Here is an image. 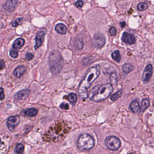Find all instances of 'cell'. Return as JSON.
Returning a JSON list of instances; mask_svg holds the SVG:
<instances>
[{"label":"cell","mask_w":154,"mask_h":154,"mask_svg":"<svg viewBox=\"0 0 154 154\" xmlns=\"http://www.w3.org/2000/svg\"><path fill=\"white\" fill-rule=\"evenodd\" d=\"M68 101L73 105L76 104L77 101V97L76 94L74 93H71L68 96Z\"/></svg>","instance_id":"20"},{"label":"cell","mask_w":154,"mask_h":154,"mask_svg":"<svg viewBox=\"0 0 154 154\" xmlns=\"http://www.w3.org/2000/svg\"><path fill=\"white\" fill-rule=\"evenodd\" d=\"M148 5L145 2L140 3L137 5V9L140 11H144L147 9Z\"/></svg>","instance_id":"25"},{"label":"cell","mask_w":154,"mask_h":154,"mask_svg":"<svg viewBox=\"0 0 154 154\" xmlns=\"http://www.w3.org/2000/svg\"><path fill=\"white\" fill-rule=\"evenodd\" d=\"M130 109L134 113H138L140 110L139 103L136 100H134L130 105Z\"/></svg>","instance_id":"13"},{"label":"cell","mask_w":154,"mask_h":154,"mask_svg":"<svg viewBox=\"0 0 154 154\" xmlns=\"http://www.w3.org/2000/svg\"><path fill=\"white\" fill-rule=\"evenodd\" d=\"M120 24H121V27L122 28H123L125 27V25H126V22H120Z\"/></svg>","instance_id":"35"},{"label":"cell","mask_w":154,"mask_h":154,"mask_svg":"<svg viewBox=\"0 0 154 154\" xmlns=\"http://www.w3.org/2000/svg\"><path fill=\"white\" fill-rule=\"evenodd\" d=\"M5 99V94L4 93V89L3 88H1V100H2Z\"/></svg>","instance_id":"33"},{"label":"cell","mask_w":154,"mask_h":154,"mask_svg":"<svg viewBox=\"0 0 154 154\" xmlns=\"http://www.w3.org/2000/svg\"><path fill=\"white\" fill-rule=\"evenodd\" d=\"M112 58L115 62H119L121 59V57L119 51L117 50L114 51L112 54Z\"/></svg>","instance_id":"22"},{"label":"cell","mask_w":154,"mask_h":154,"mask_svg":"<svg viewBox=\"0 0 154 154\" xmlns=\"http://www.w3.org/2000/svg\"><path fill=\"white\" fill-rule=\"evenodd\" d=\"M95 145V140L92 136L89 134L82 135L77 142V146L81 150H90Z\"/></svg>","instance_id":"4"},{"label":"cell","mask_w":154,"mask_h":154,"mask_svg":"<svg viewBox=\"0 0 154 154\" xmlns=\"http://www.w3.org/2000/svg\"><path fill=\"white\" fill-rule=\"evenodd\" d=\"M24 147L22 144H18L16 147L15 153L16 154H22L24 151Z\"/></svg>","instance_id":"24"},{"label":"cell","mask_w":154,"mask_h":154,"mask_svg":"<svg viewBox=\"0 0 154 154\" xmlns=\"http://www.w3.org/2000/svg\"><path fill=\"white\" fill-rule=\"evenodd\" d=\"M101 67L100 65L92 66L87 71L86 74L82 80L79 87V94L82 100L87 99L88 97L87 90L100 76Z\"/></svg>","instance_id":"1"},{"label":"cell","mask_w":154,"mask_h":154,"mask_svg":"<svg viewBox=\"0 0 154 154\" xmlns=\"http://www.w3.org/2000/svg\"><path fill=\"white\" fill-rule=\"evenodd\" d=\"M60 108L62 109L67 110L69 109V106L67 103H62L60 105Z\"/></svg>","instance_id":"30"},{"label":"cell","mask_w":154,"mask_h":154,"mask_svg":"<svg viewBox=\"0 0 154 154\" xmlns=\"http://www.w3.org/2000/svg\"><path fill=\"white\" fill-rule=\"evenodd\" d=\"M75 44L78 50H81L82 48H83V45H84L83 41L81 39L76 40L75 42Z\"/></svg>","instance_id":"26"},{"label":"cell","mask_w":154,"mask_h":154,"mask_svg":"<svg viewBox=\"0 0 154 154\" xmlns=\"http://www.w3.org/2000/svg\"><path fill=\"white\" fill-rule=\"evenodd\" d=\"M24 43H25V41L23 38H18L16 39L14 42L13 44V47L16 50L20 49L24 45Z\"/></svg>","instance_id":"16"},{"label":"cell","mask_w":154,"mask_h":154,"mask_svg":"<svg viewBox=\"0 0 154 154\" xmlns=\"http://www.w3.org/2000/svg\"><path fill=\"white\" fill-rule=\"evenodd\" d=\"M5 62L3 60H1V70H2L3 68H4L5 67Z\"/></svg>","instance_id":"34"},{"label":"cell","mask_w":154,"mask_h":154,"mask_svg":"<svg viewBox=\"0 0 154 154\" xmlns=\"http://www.w3.org/2000/svg\"><path fill=\"white\" fill-rule=\"evenodd\" d=\"M150 102L149 100L147 98H144L142 100L140 111L142 112H143L150 106Z\"/></svg>","instance_id":"19"},{"label":"cell","mask_w":154,"mask_h":154,"mask_svg":"<svg viewBox=\"0 0 154 154\" xmlns=\"http://www.w3.org/2000/svg\"><path fill=\"white\" fill-rule=\"evenodd\" d=\"M75 5L77 6V7L81 8L83 5V1H78L75 3Z\"/></svg>","instance_id":"32"},{"label":"cell","mask_w":154,"mask_h":154,"mask_svg":"<svg viewBox=\"0 0 154 154\" xmlns=\"http://www.w3.org/2000/svg\"><path fill=\"white\" fill-rule=\"evenodd\" d=\"M113 91L111 84L99 85L94 88L90 99L94 101H100L107 99Z\"/></svg>","instance_id":"2"},{"label":"cell","mask_w":154,"mask_h":154,"mask_svg":"<svg viewBox=\"0 0 154 154\" xmlns=\"http://www.w3.org/2000/svg\"><path fill=\"white\" fill-rule=\"evenodd\" d=\"M22 22H23V18H18L16 19V20L12 24V25L13 27H17L18 25L21 24L22 23Z\"/></svg>","instance_id":"27"},{"label":"cell","mask_w":154,"mask_h":154,"mask_svg":"<svg viewBox=\"0 0 154 154\" xmlns=\"http://www.w3.org/2000/svg\"><path fill=\"white\" fill-rule=\"evenodd\" d=\"M152 74H153V67L152 65L149 64L145 67L143 73L142 80L144 83H148L152 77Z\"/></svg>","instance_id":"8"},{"label":"cell","mask_w":154,"mask_h":154,"mask_svg":"<svg viewBox=\"0 0 154 154\" xmlns=\"http://www.w3.org/2000/svg\"><path fill=\"white\" fill-rule=\"evenodd\" d=\"M109 82L111 85H116L117 83V74L115 72H113L110 75L109 77Z\"/></svg>","instance_id":"21"},{"label":"cell","mask_w":154,"mask_h":154,"mask_svg":"<svg viewBox=\"0 0 154 154\" xmlns=\"http://www.w3.org/2000/svg\"><path fill=\"white\" fill-rule=\"evenodd\" d=\"M106 43L105 37L102 34L98 33L94 35L93 41L94 46L97 49H100L104 46Z\"/></svg>","instance_id":"7"},{"label":"cell","mask_w":154,"mask_h":154,"mask_svg":"<svg viewBox=\"0 0 154 154\" xmlns=\"http://www.w3.org/2000/svg\"><path fill=\"white\" fill-rule=\"evenodd\" d=\"M38 111L35 108H31V109H27L24 111V114L27 116L35 117L38 114Z\"/></svg>","instance_id":"17"},{"label":"cell","mask_w":154,"mask_h":154,"mask_svg":"<svg viewBox=\"0 0 154 154\" xmlns=\"http://www.w3.org/2000/svg\"><path fill=\"white\" fill-rule=\"evenodd\" d=\"M55 31L58 34L65 35L67 32V28L64 24L60 23L57 24L56 26Z\"/></svg>","instance_id":"15"},{"label":"cell","mask_w":154,"mask_h":154,"mask_svg":"<svg viewBox=\"0 0 154 154\" xmlns=\"http://www.w3.org/2000/svg\"><path fill=\"white\" fill-rule=\"evenodd\" d=\"M134 69V66L131 63H126L122 67V70L125 74H128Z\"/></svg>","instance_id":"18"},{"label":"cell","mask_w":154,"mask_h":154,"mask_svg":"<svg viewBox=\"0 0 154 154\" xmlns=\"http://www.w3.org/2000/svg\"><path fill=\"white\" fill-rule=\"evenodd\" d=\"M18 4V0H7L3 5V9L9 12H13L16 9Z\"/></svg>","instance_id":"10"},{"label":"cell","mask_w":154,"mask_h":154,"mask_svg":"<svg viewBox=\"0 0 154 154\" xmlns=\"http://www.w3.org/2000/svg\"><path fill=\"white\" fill-rule=\"evenodd\" d=\"M9 55L12 58H16L18 57V52H17L14 51H11L9 52Z\"/></svg>","instance_id":"31"},{"label":"cell","mask_w":154,"mask_h":154,"mask_svg":"<svg viewBox=\"0 0 154 154\" xmlns=\"http://www.w3.org/2000/svg\"><path fill=\"white\" fill-rule=\"evenodd\" d=\"M122 93H123V90H120L119 91L113 94L112 96L110 97V100H112L113 101H115L121 96Z\"/></svg>","instance_id":"23"},{"label":"cell","mask_w":154,"mask_h":154,"mask_svg":"<svg viewBox=\"0 0 154 154\" xmlns=\"http://www.w3.org/2000/svg\"><path fill=\"white\" fill-rule=\"evenodd\" d=\"M122 40L125 43L129 44H134L136 41L135 38L133 35H131L127 32L123 33L122 35Z\"/></svg>","instance_id":"11"},{"label":"cell","mask_w":154,"mask_h":154,"mask_svg":"<svg viewBox=\"0 0 154 154\" xmlns=\"http://www.w3.org/2000/svg\"><path fill=\"white\" fill-rule=\"evenodd\" d=\"M46 33L47 31L45 29H43L42 31L38 32L35 39V50L41 46L43 43Z\"/></svg>","instance_id":"9"},{"label":"cell","mask_w":154,"mask_h":154,"mask_svg":"<svg viewBox=\"0 0 154 154\" xmlns=\"http://www.w3.org/2000/svg\"><path fill=\"white\" fill-rule=\"evenodd\" d=\"M27 68L24 66H20L19 67H17L16 68L15 70L14 71V76L16 77L19 78L22 75L24 74L26 72Z\"/></svg>","instance_id":"14"},{"label":"cell","mask_w":154,"mask_h":154,"mask_svg":"<svg viewBox=\"0 0 154 154\" xmlns=\"http://www.w3.org/2000/svg\"><path fill=\"white\" fill-rule=\"evenodd\" d=\"M105 143L108 149L113 151H116L119 150L121 145V142L119 139L115 136H109L106 137Z\"/></svg>","instance_id":"5"},{"label":"cell","mask_w":154,"mask_h":154,"mask_svg":"<svg viewBox=\"0 0 154 154\" xmlns=\"http://www.w3.org/2000/svg\"><path fill=\"white\" fill-rule=\"evenodd\" d=\"M20 123V117L18 115L9 117L7 120L6 125L11 132H15V128Z\"/></svg>","instance_id":"6"},{"label":"cell","mask_w":154,"mask_h":154,"mask_svg":"<svg viewBox=\"0 0 154 154\" xmlns=\"http://www.w3.org/2000/svg\"><path fill=\"white\" fill-rule=\"evenodd\" d=\"M48 62L52 72L57 74L62 70L63 65V59L58 51H53L48 57Z\"/></svg>","instance_id":"3"},{"label":"cell","mask_w":154,"mask_h":154,"mask_svg":"<svg viewBox=\"0 0 154 154\" xmlns=\"http://www.w3.org/2000/svg\"><path fill=\"white\" fill-rule=\"evenodd\" d=\"M117 33V29L115 27H111L109 29V33L112 36H114Z\"/></svg>","instance_id":"28"},{"label":"cell","mask_w":154,"mask_h":154,"mask_svg":"<svg viewBox=\"0 0 154 154\" xmlns=\"http://www.w3.org/2000/svg\"><path fill=\"white\" fill-rule=\"evenodd\" d=\"M34 54L31 53V52H27L25 54V58L28 60V61H31L34 58Z\"/></svg>","instance_id":"29"},{"label":"cell","mask_w":154,"mask_h":154,"mask_svg":"<svg viewBox=\"0 0 154 154\" xmlns=\"http://www.w3.org/2000/svg\"><path fill=\"white\" fill-rule=\"evenodd\" d=\"M30 91L28 90H23L16 93L14 96V98L16 100H25L28 97Z\"/></svg>","instance_id":"12"}]
</instances>
